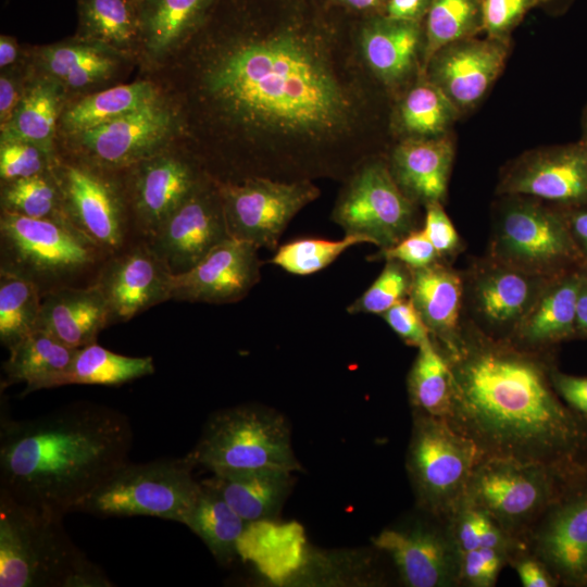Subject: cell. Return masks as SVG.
Masks as SVG:
<instances>
[{"mask_svg":"<svg viewBox=\"0 0 587 587\" xmlns=\"http://www.w3.org/2000/svg\"><path fill=\"white\" fill-rule=\"evenodd\" d=\"M350 23L324 0H217L191 36L196 92L227 137L203 167L217 182L345 180L362 98L338 48Z\"/></svg>","mask_w":587,"mask_h":587,"instance_id":"1","label":"cell"},{"mask_svg":"<svg viewBox=\"0 0 587 587\" xmlns=\"http://www.w3.org/2000/svg\"><path fill=\"white\" fill-rule=\"evenodd\" d=\"M453 376L449 423L483 458L540 463L571 476L584 473L587 421L553 388L546 352L523 349L463 323L446 355Z\"/></svg>","mask_w":587,"mask_h":587,"instance_id":"2","label":"cell"},{"mask_svg":"<svg viewBox=\"0 0 587 587\" xmlns=\"http://www.w3.org/2000/svg\"><path fill=\"white\" fill-rule=\"evenodd\" d=\"M133 439L127 415L90 401L25 420L1 411L0 491L64 517L129 461Z\"/></svg>","mask_w":587,"mask_h":587,"instance_id":"3","label":"cell"},{"mask_svg":"<svg viewBox=\"0 0 587 587\" xmlns=\"http://www.w3.org/2000/svg\"><path fill=\"white\" fill-rule=\"evenodd\" d=\"M63 517L0 491V587H111L73 542Z\"/></svg>","mask_w":587,"mask_h":587,"instance_id":"4","label":"cell"},{"mask_svg":"<svg viewBox=\"0 0 587 587\" xmlns=\"http://www.w3.org/2000/svg\"><path fill=\"white\" fill-rule=\"evenodd\" d=\"M108 257L66 217L33 218L1 211L0 272L32 282L42 297L95 284Z\"/></svg>","mask_w":587,"mask_h":587,"instance_id":"5","label":"cell"},{"mask_svg":"<svg viewBox=\"0 0 587 587\" xmlns=\"http://www.w3.org/2000/svg\"><path fill=\"white\" fill-rule=\"evenodd\" d=\"M213 474L262 470L300 471L285 417L255 404L213 413L186 454Z\"/></svg>","mask_w":587,"mask_h":587,"instance_id":"6","label":"cell"},{"mask_svg":"<svg viewBox=\"0 0 587 587\" xmlns=\"http://www.w3.org/2000/svg\"><path fill=\"white\" fill-rule=\"evenodd\" d=\"M187 457L127 461L84 498L73 512L98 517L151 516L186 523L201 490Z\"/></svg>","mask_w":587,"mask_h":587,"instance_id":"7","label":"cell"},{"mask_svg":"<svg viewBox=\"0 0 587 587\" xmlns=\"http://www.w3.org/2000/svg\"><path fill=\"white\" fill-rule=\"evenodd\" d=\"M505 197L492 224L489 258L546 278L584 265L562 210L530 197Z\"/></svg>","mask_w":587,"mask_h":587,"instance_id":"8","label":"cell"},{"mask_svg":"<svg viewBox=\"0 0 587 587\" xmlns=\"http://www.w3.org/2000/svg\"><path fill=\"white\" fill-rule=\"evenodd\" d=\"M483 455L447 419L413 414L405 466L417 508L449 519L466 497Z\"/></svg>","mask_w":587,"mask_h":587,"instance_id":"9","label":"cell"},{"mask_svg":"<svg viewBox=\"0 0 587 587\" xmlns=\"http://www.w3.org/2000/svg\"><path fill=\"white\" fill-rule=\"evenodd\" d=\"M575 477L546 464L482 458L465 498L524 542L530 528Z\"/></svg>","mask_w":587,"mask_h":587,"instance_id":"10","label":"cell"},{"mask_svg":"<svg viewBox=\"0 0 587 587\" xmlns=\"http://www.w3.org/2000/svg\"><path fill=\"white\" fill-rule=\"evenodd\" d=\"M416 205L396 183L388 163L371 157L345 179L332 220L345 235H362L379 249L420 228Z\"/></svg>","mask_w":587,"mask_h":587,"instance_id":"11","label":"cell"},{"mask_svg":"<svg viewBox=\"0 0 587 587\" xmlns=\"http://www.w3.org/2000/svg\"><path fill=\"white\" fill-rule=\"evenodd\" d=\"M66 218L109 255L138 239L122 182L82 161H53Z\"/></svg>","mask_w":587,"mask_h":587,"instance_id":"12","label":"cell"},{"mask_svg":"<svg viewBox=\"0 0 587 587\" xmlns=\"http://www.w3.org/2000/svg\"><path fill=\"white\" fill-rule=\"evenodd\" d=\"M232 238L271 251L291 220L320 196L309 179L280 180L254 176L239 182H217Z\"/></svg>","mask_w":587,"mask_h":587,"instance_id":"13","label":"cell"},{"mask_svg":"<svg viewBox=\"0 0 587 587\" xmlns=\"http://www.w3.org/2000/svg\"><path fill=\"white\" fill-rule=\"evenodd\" d=\"M464 276V310L479 332L510 340L550 278L534 275L488 255Z\"/></svg>","mask_w":587,"mask_h":587,"instance_id":"14","label":"cell"},{"mask_svg":"<svg viewBox=\"0 0 587 587\" xmlns=\"http://www.w3.org/2000/svg\"><path fill=\"white\" fill-rule=\"evenodd\" d=\"M423 514L424 519L382 530L374 546L391 558L408 587L460 586L462 552L449 519Z\"/></svg>","mask_w":587,"mask_h":587,"instance_id":"15","label":"cell"},{"mask_svg":"<svg viewBox=\"0 0 587 587\" xmlns=\"http://www.w3.org/2000/svg\"><path fill=\"white\" fill-rule=\"evenodd\" d=\"M122 182L138 238H150L210 175L198 159L158 153L125 170Z\"/></svg>","mask_w":587,"mask_h":587,"instance_id":"16","label":"cell"},{"mask_svg":"<svg viewBox=\"0 0 587 587\" xmlns=\"http://www.w3.org/2000/svg\"><path fill=\"white\" fill-rule=\"evenodd\" d=\"M229 238L220 189L209 176L146 240L175 275Z\"/></svg>","mask_w":587,"mask_h":587,"instance_id":"17","label":"cell"},{"mask_svg":"<svg viewBox=\"0 0 587 587\" xmlns=\"http://www.w3.org/2000/svg\"><path fill=\"white\" fill-rule=\"evenodd\" d=\"M174 117L159 99L77 134L79 160L118 172L162 151Z\"/></svg>","mask_w":587,"mask_h":587,"instance_id":"18","label":"cell"},{"mask_svg":"<svg viewBox=\"0 0 587 587\" xmlns=\"http://www.w3.org/2000/svg\"><path fill=\"white\" fill-rule=\"evenodd\" d=\"M173 275L142 238L110 254L95 282L104 297L110 325L171 300Z\"/></svg>","mask_w":587,"mask_h":587,"instance_id":"19","label":"cell"},{"mask_svg":"<svg viewBox=\"0 0 587 587\" xmlns=\"http://www.w3.org/2000/svg\"><path fill=\"white\" fill-rule=\"evenodd\" d=\"M575 480L546 510L525 537L559 584L587 585V486Z\"/></svg>","mask_w":587,"mask_h":587,"instance_id":"20","label":"cell"},{"mask_svg":"<svg viewBox=\"0 0 587 587\" xmlns=\"http://www.w3.org/2000/svg\"><path fill=\"white\" fill-rule=\"evenodd\" d=\"M498 191L563 209L587 204V143L548 148L521 158L505 172Z\"/></svg>","mask_w":587,"mask_h":587,"instance_id":"21","label":"cell"},{"mask_svg":"<svg viewBox=\"0 0 587 587\" xmlns=\"http://www.w3.org/2000/svg\"><path fill=\"white\" fill-rule=\"evenodd\" d=\"M257 246L229 238L190 270L173 275L171 300L227 304L242 300L260 282Z\"/></svg>","mask_w":587,"mask_h":587,"instance_id":"22","label":"cell"},{"mask_svg":"<svg viewBox=\"0 0 587 587\" xmlns=\"http://www.w3.org/2000/svg\"><path fill=\"white\" fill-rule=\"evenodd\" d=\"M508 53L505 40L488 37L461 39L439 50L428 62L430 82L460 108L475 104L501 72Z\"/></svg>","mask_w":587,"mask_h":587,"instance_id":"23","label":"cell"},{"mask_svg":"<svg viewBox=\"0 0 587 587\" xmlns=\"http://www.w3.org/2000/svg\"><path fill=\"white\" fill-rule=\"evenodd\" d=\"M409 298L430 332L433 341L445 354L453 353L461 339L464 320V276L438 260L412 268Z\"/></svg>","mask_w":587,"mask_h":587,"instance_id":"24","label":"cell"},{"mask_svg":"<svg viewBox=\"0 0 587 587\" xmlns=\"http://www.w3.org/2000/svg\"><path fill=\"white\" fill-rule=\"evenodd\" d=\"M584 272L572 270L546 283L510 341L530 351L547 349L576 334V305Z\"/></svg>","mask_w":587,"mask_h":587,"instance_id":"25","label":"cell"},{"mask_svg":"<svg viewBox=\"0 0 587 587\" xmlns=\"http://www.w3.org/2000/svg\"><path fill=\"white\" fill-rule=\"evenodd\" d=\"M353 27L363 61L380 82L397 84L411 72L424 39L422 22L380 13L360 17Z\"/></svg>","mask_w":587,"mask_h":587,"instance_id":"26","label":"cell"},{"mask_svg":"<svg viewBox=\"0 0 587 587\" xmlns=\"http://www.w3.org/2000/svg\"><path fill=\"white\" fill-rule=\"evenodd\" d=\"M453 160V145L447 137H408L398 143L387 161L405 196L424 207L442 202Z\"/></svg>","mask_w":587,"mask_h":587,"instance_id":"27","label":"cell"},{"mask_svg":"<svg viewBox=\"0 0 587 587\" xmlns=\"http://www.w3.org/2000/svg\"><path fill=\"white\" fill-rule=\"evenodd\" d=\"M110 325L103 295L96 284L64 287L42 297L37 329L73 349L97 342Z\"/></svg>","mask_w":587,"mask_h":587,"instance_id":"28","label":"cell"},{"mask_svg":"<svg viewBox=\"0 0 587 587\" xmlns=\"http://www.w3.org/2000/svg\"><path fill=\"white\" fill-rule=\"evenodd\" d=\"M76 351L49 333L36 329L9 349V358L2 365L1 386L24 383L23 395L60 387Z\"/></svg>","mask_w":587,"mask_h":587,"instance_id":"29","label":"cell"},{"mask_svg":"<svg viewBox=\"0 0 587 587\" xmlns=\"http://www.w3.org/2000/svg\"><path fill=\"white\" fill-rule=\"evenodd\" d=\"M290 472L262 470L213 474L202 480L215 488L249 524L275 517L292 486Z\"/></svg>","mask_w":587,"mask_h":587,"instance_id":"30","label":"cell"},{"mask_svg":"<svg viewBox=\"0 0 587 587\" xmlns=\"http://www.w3.org/2000/svg\"><path fill=\"white\" fill-rule=\"evenodd\" d=\"M217 0H143L138 8L140 38L160 58L185 43L204 23Z\"/></svg>","mask_w":587,"mask_h":587,"instance_id":"31","label":"cell"},{"mask_svg":"<svg viewBox=\"0 0 587 587\" xmlns=\"http://www.w3.org/2000/svg\"><path fill=\"white\" fill-rule=\"evenodd\" d=\"M185 525L221 564L226 565L239 555L238 545L249 523L215 488L201 482V490Z\"/></svg>","mask_w":587,"mask_h":587,"instance_id":"32","label":"cell"},{"mask_svg":"<svg viewBox=\"0 0 587 587\" xmlns=\"http://www.w3.org/2000/svg\"><path fill=\"white\" fill-rule=\"evenodd\" d=\"M413 414L447 419L453 398V376L446 355L432 340L417 348L407 378Z\"/></svg>","mask_w":587,"mask_h":587,"instance_id":"33","label":"cell"},{"mask_svg":"<svg viewBox=\"0 0 587 587\" xmlns=\"http://www.w3.org/2000/svg\"><path fill=\"white\" fill-rule=\"evenodd\" d=\"M60 92L55 82L40 80L21 98L12 120L1 128V141H24L53 157L52 138Z\"/></svg>","mask_w":587,"mask_h":587,"instance_id":"34","label":"cell"},{"mask_svg":"<svg viewBox=\"0 0 587 587\" xmlns=\"http://www.w3.org/2000/svg\"><path fill=\"white\" fill-rule=\"evenodd\" d=\"M158 98L154 86L137 82L89 95L72 105L62 117L66 132L77 135L129 113Z\"/></svg>","mask_w":587,"mask_h":587,"instance_id":"35","label":"cell"},{"mask_svg":"<svg viewBox=\"0 0 587 587\" xmlns=\"http://www.w3.org/2000/svg\"><path fill=\"white\" fill-rule=\"evenodd\" d=\"M154 370L152 357H127L93 342L77 349L62 386H118L152 375Z\"/></svg>","mask_w":587,"mask_h":587,"instance_id":"36","label":"cell"},{"mask_svg":"<svg viewBox=\"0 0 587 587\" xmlns=\"http://www.w3.org/2000/svg\"><path fill=\"white\" fill-rule=\"evenodd\" d=\"M77 8L86 41L117 49L140 38L138 8L130 0H77Z\"/></svg>","mask_w":587,"mask_h":587,"instance_id":"37","label":"cell"},{"mask_svg":"<svg viewBox=\"0 0 587 587\" xmlns=\"http://www.w3.org/2000/svg\"><path fill=\"white\" fill-rule=\"evenodd\" d=\"M104 47L86 41L50 46L40 53L46 71L71 88H84L108 78L116 62Z\"/></svg>","mask_w":587,"mask_h":587,"instance_id":"38","label":"cell"},{"mask_svg":"<svg viewBox=\"0 0 587 587\" xmlns=\"http://www.w3.org/2000/svg\"><path fill=\"white\" fill-rule=\"evenodd\" d=\"M483 0H432L424 26L426 64L442 48L483 29Z\"/></svg>","mask_w":587,"mask_h":587,"instance_id":"39","label":"cell"},{"mask_svg":"<svg viewBox=\"0 0 587 587\" xmlns=\"http://www.w3.org/2000/svg\"><path fill=\"white\" fill-rule=\"evenodd\" d=\"M457 105L433 82L411 88L399 107V123L410 137L441 136L458 114Z\"/></svg>","mask_w":587,"mask_h":587,"instance_id":"40","label":"cell"},{"mask_svg":"<svg viewBox=\"0 0 587 587\" xmlns=\"http://www.w3.org/2000/svg\"><path fill=\"white\" fill-rule=\"evenodd\" d=\"M42 296L32 282L0 272V341L8 350L37 329Z\"/></svg>","mask_w":587,"mask_h":587,"instance_id":"41","label":"cell"},{"mask_svg":"<svg viewBox=\"0 0 587 587\" xmlns=\"http://www.w3.org/2000/svg\"><path fill=\"white\" fill-rule=\"evenodd\" d=\"M1 211L33 218L66 217L51 168L38 175L2 183Z\"/></svg>","mask_w":587,"mask_h":587,"instance_id":"42","label":"cell"},{"mask_svg":"<svg viewBox=\"0 0 587 587\" xmlns=\"http://www.w3.org/2000/svg\"><path fill=\"white\" fill-rule=\"evenodd\" d=\"M361 243H372V240L362 235H345L336 240L299 238L278 246L270 263L294 275H311L327 267L349 248Z\"/></svg>","mask_w":587,"mask_h":587,"instance_id":"43","label":"cell"},{"mask_svg":"<svg viewBox=\"0 0 587 587\" xmlns=\"http://www.w3.org/2000/svg\"><path fill=\"white\" fill-rule=\"evenodd\" d=\"M461 552L477 548H496L510 558L526 545L508 533L488 512L464 499L449 517Z\"/></svg>","mask_w":587,"mask_h":587,"instance_id":"44","label":"cell"},{"mask_svg":"<svg viewBox=\"0 0 587 587\" xmlns=\"http://www.w3.org/2000/svg\"><path fill=\"white\" fill-rule=\"evenodd\" d=\"M412 268L396 261H385V266L354 301L347 307L349 314L382 315L397 302L410 295Z\"/></svg>","mask_w":587,"mask_h":587,"instance_id":"45","label":"cell"},{"mask_svg":"<svg viewBox=\"0 0 587 587\" xmlns=\"http://www.w3.org/2000/svg\"><path fill=\"white\" fill-rule=\"evenodd\" d=\"M54 158L33 143L1 141V183L30 177L49 171Z\"/></svg>","mask_w":587,"mask_h":587,"instance_id":"46","label":"cell"},{"mask_svg":"<svg viewBox=\"0 0 587 587\" xmlns=\"http://www.w3.org/2000/svg\"><path fill=\"white\" fill-rule=\"evenodd\" d=\"M510 555L496 548H477L462 552L460 586L492 587Z\"/></svg>","mask_w":587,"mask_h":587,"instance_id":"47","label":"cell"},{"mask_svg":"<svg viewBox=\"0 0 587 587\" xmlns=\"http://www.w3.org/2000/svg\"><path fill=\"white\" fill-rule=\"evenodd\" d=\"M544 0H483V29L488 37L505 40L507 35L533 7Z\"/></svg>","mask_w":587,"mask_h":587,"instance_id":"48","label":"cell"},{"mask_svg":"<svg viewBox=\"0 0 587 587\" xmlns=\"http://www.w3.org/2000/svg\"><path fill=\"white\" fill-rule=\"evenodd\" d=\"M369 260H396L410 268H421L440 260L423 228H417L391 247L379 249Z\"/></svg>","mask_w":587,"mask_h":587,"instance_id":"49","label":"cell"},{"mask_svg":"<svg viewBox=\"0 0 587 587\" xmlns=\"http://www.w3.org/2000/svg\"><path fill=\"white\" fill-rule=\"evenodd\" d=\"M426 213L422 227L441 261H449L461 251L460 236L446 213L442 202H433L425 207Z\"/></svg>","mask_w":587,"mask_h":587,"instance_id":"50","label":"cell"},{"mask_svg":"<svg viewBox=\"0 0 587 587\" xmlns=\"http://www.w3.org/2000/svg\"><path fill=\"white\" fill-rule=\"evenodd\" d=\"M380 316L408 346L420 348L433 340L429 329L409 297L397 302Z\"/></svg>","mask_w":587,"mask_h":587,"instance_id":"51","label":"cell"},{"mask_svg":"<svg viewBox=\"0 0 587 587\" xmlns=\"http://www.w3.org/2000/svg\"><path fill=\"white\" fill-rule=\"evenodd\" d=\"M509 565L515 570L524 587H554L559 585L558 579L547 566L527 548L515 552L509 560Z\"/></svg>","mask_w":587,"mask_h":587,"instance_id":"52","label":"cell"},{"mask_svg":"<svg viewBox=\"0 0 587 587\" xmlns=\"http://www.w3.org/2000/svg\"><path fill=\"white\" fill-rule=\"evenodd\" d=\"M550 377L559 397L570 409L587 421V377L564 374L553 365Z\"/></svg>","mask_w":587,"mask_h":587,"instance_id":"53","label":"cell"},{"mask_svg":"<svg viewBox=\"0 0 587 587\" xmlns=\"http://www.w3.org/2000/svg\"><path fill=\"white\" fill-rule=\"evenodd\" d=\"M562 211L584 265H587V204L565 208Z\"/></svg>","mask_w":587,"mask_h":587,"instance_id":"54","label":"cell"},{"mask_svg":"<svg viewBox=\"0 0 587 587\" xmlns=\"http://www.w3.org/2000/svg\"><path fill=\"white\" fill-rule=\"evenodd\" d=\"M430 3L432 0H388L384 14L396 20L422 22Z\"/></svg>","mask_w":587,"mask_h":587,"instance_id":"55","label":"cell"},{"mask_svg":"<svg viewBox=\"0 0 587 587\" xmlns=\"http://www.w3.org/2000/svg\"><path fill=\"white\" fill-rule=\"evenodd\" d=\"M346 15L359 17L384 13L388 0H324Z\"/></svg>","mask_w":587,"mask_h":587,"instance_id":"56","label":"cell"},{"mask_svg":"<svg viewBox=\"0 0 587 587\" xmlns=\"http://www.w3.org/2000/svg\"><path fill=\"white\" fill-rule=\"evenodd\" d=\"M18 90L13 78L1 75L0 78V123L4 127L13 117L20 103Z\"/></svg>","mask_w":587,"mask_h":587,"instance_id":"57","label":"cell"},{"mask_svg":"<svg viewBox=\"0 0 587 587\" xmlns=\"http://www.w3.org/2000/svg\"><path fill=\"white\" fill-rule=\"evenodd\" d=\"M576 334L587 337V273L584 272L576 305Z\"/></svg>","mask_w":587,"mask_h":587,"instance_id":"58","label":"cell"},{"mask_svg":"<svg viewBox=\"0 0 587 587\" xmlns=\"http://www.w3.org/2000/svg\"><path fill=\"white\" fill-rule=\"evenodd\" d=\"M17 58V45L14 38L1 36L0 38V65L8 66Z\"/></svg>","mask_w":587,"mask_h":587,"instance_id":"59","label":"cell"},{"mask_svg":"<svg viewBox=\"0 0 587 587\" xmlns=\"http://www.w3.org/2000/svg\"><path fill=\"white\" fill-rule=\"evenodd\" d=\"M582 141L587 143V108L583 115V138Z\"/></svg>","mask_w":587,"mask_h":587,"instance_id":"60","label":"cell"},{"mask_svg":"<svg viewBox=\"0 0 587 587\" xmlns=\"http://www.w3.org/2000/svg\"><path fill=\"white\" fill-rule=\"evenodd\" d=\"M132 2H134L136 5H138L140 2H142L143 0H130Z\"/></svg>","mask_w":587,"mask_h":587,"instance_id":"61","label":"cell"},{"mask_svg":"<svg viewBox=\"0 0 587 587\" xmlns=\"http://www.w3.org/2000/svg\"><path fill=\"white\" fill-rule=\"evenodd\" d=\"M545 2L549 1V0H544Z\"/></svg>","mask_w":587,"mask_h":587,"instance_id":"62","label":"cell"}]
</instances>
